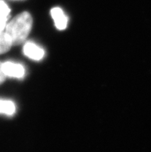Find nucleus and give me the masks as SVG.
<instances>
[{
  "mask_svg": "<svg viewBox=\"0 0 151 152\" xmlns=\"http://www.w3.org/2000/svg\"><path fill=\"white\" fill-rule=\"evenodd\" d=\"M33 26V19L28 12H23L9 22L5 28V33L11 39L12 46L24 42L29 36Z\"/></svg>",
  "mask_w": 151,
  "mask_h": 152,
  "instance_id": "f257e3e1",
  "label": "nucleus"
},
{
  "mask_svg": "<svg viewBox=\"0 0 151 152\" xmlns=\"http://www.w3.org/2000/svg\"><path fill=\"white\" fill-rule=\"evenodd\" d=\"M2 69L6 77L23 78L25 76V69L21 64L6 62L2 64Z\"/></svg>",
  "mask_w": 151,
  "mask_h": 152,
  "instance_id": "f03ea898",
  "label": "nucleus"
},
{
  "mask_svg": "<svg viewBox=\"0 0 151 152\" xmlns=\"http://www.w3.org/2000/svg\"><path fill=\"white\" fill-rule=\"evenodd\" d=\"M23 53L26 56L34 60H40L44 56V50L33 42H26L23 46Z\"/></svg>",
  "mask_w": 151,
  "mask_h": 152,
  "instance_id": "7ed1b4c3",
  "label": "nucleus"
},
{
  "mask_svg": "<svg viewBox=\"0 0 151 152\" xmlns=\"http://www.w3.org/2000/svg\"><path fill=\"white\" fill-rule=\"evenodd\" d=\"M52 17L53 19L55 27L59 30L65 29L68 23V18L66 15L65 12L62 9L59 7H55L50 11Z\"/></svg>",
  "mask_w": 151,
  "mask_h": 152,
  "instance_id": "20e7f679",
  "label": "nucleus"
},
{
  "mask_svg": "<svg viewBox=\"0 0 151 152\" xmlns=\"http://www.w3.org/2000/svg\"><path fill=\"white\" fill-rule=\"evenodd\" d=\"M11 10L3 0H0V32H4L10 17Z\"/></svg>",
  "mask_w": 151,
  "mask_h": 152,
  "instance_id": "39448f33",
  "label": "nucleus"
},
{
  "mask_svg": "<svg viewBox=\"0 0 151 152\" xmlns=\"http://www.w3.org/2000/svg\"><path fill=\"white\" fill-rule=\"evenodd\" d=\"M15 112V106L12 101L0 100V114L12 115Z\"/></svg>",
  "mask_w": 151,
  "mask_h": 152,
  "instance_id": "423d86ee",
  "label": "nucleus"
},
{
  "mask_svg": "<svg viewBox=\"0 0 151 152\" xmlns=\"http://www.w3.org/2000/svg\"><path fill=\"white\" fill-rule=\"evenodd\" d=\"M12 42L10 38L7 34L4 32H0V54L6 53L10 50Z\"/></svg>",
  "mask_w": 151,
  "mask_h": 152,
  "instance_id": "0eeeda50",
  "label": "nucleus"
},
{
  "mask_svg": "<svg viewBox=\"0 0 151 152\" xmlns=\"http://www.w3.org/2000/svg\"><path fill=\"white\" fill-rule=\"evenodd\" d=\"M2 63H0V84L2 83H3L5 80H6V76L5 74L3 73L2 72Z\"/></svg>",
  "mask_w": 151,
  "mask_h": 152,
  "instance_id": "6e6552de",
  "label": "nucleus"
}]
</instances>
